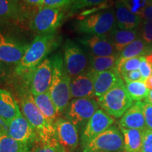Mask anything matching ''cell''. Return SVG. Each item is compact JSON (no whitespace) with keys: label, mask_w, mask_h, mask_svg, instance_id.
I'll use <instances>...</instances> for the list:
<instances>
[{"label":"cell","mask_w":152,"mask_h":152,"mask_svg":"<svg viewBox=\"0 0 152 152\" xmlns=\"http://www.w3.org/2000/svg\"><path fill=\"white\" fill-rule=\"evenodd\" d=\"M61 37L55 33L37 35L30 44L27 50L15 67V73L23 76L48 58L60 44Z\"/></svg>","instance_id":"cell-1"},{"label":"cell","mask_w":152,"mask_h":152,"mask_svg":"<svg viewBox=\"0 0 152 152\" xmlns=\"http://www.w3.org/2000/svg\"><path fill=\"white\" fill-rule=\"evenodd\" d=\"M22 94L20 104L23 115L35 129L41 143L49 144L55 147L58 151L54 125L47 122L46 118L36 105L33 95L27 87L26 90L23 91Z\"/></svg>","instance_id":"cell-2"},{"label":"cell","mask_w":152,"mask_h":152,"mask_svg":"<svg viewBox=\"0 0 152 152\" xmlns=\"http://www.w3.org/2000/svg\"><path fill=\"white\" fill-rule=\"evenodd\" d=\"M53 64V76L49 92L58 113H64L71 102V78L64 67L61 53L51 56Z\"/></svg>","instance_id":"cell-3"},{"label":"cell","mask_w":152,"mask_h":152,"mask_svg":"<svg viewBox=\"0 0 152 152\" xmlns=\"http://www.w3.org/2000/svg\"><path fill=\"white\" fill-rule=\"evenodd\" d=\"M74 27L83 35H108L117 28L115 9L110 7L88 15L77 20Z\"/></svg>","instance_id":"cell-4"},{"label":"cell","mask_w":152,"mask_h":152,"mask_svg":"<svg viewBox=\"0 0 152 152\" xmlns=\"http://www.w3.org/2000/svg\"><path fill=\"white\" fill-rule=\"evenodd\" d=\"M97 102L104 111L116 118L122 117L134 104L123 79L105 94L98 98Z\"/></svg>","instance_id":"cell-5"},{"label":"cell","mask_w":152,"mask_h":152,"mask_svg":"<svg viewBox=\"0 0 152 152\" xmlns=\"http://www.w3.org/2000/svg\"><path fill=\"white\" fill-rule=\"evenodd\" d=\"M64 67L70 78L85 73L90 67V57L80 45L71 39H67L63 46Z\"/></svg>","instance_id":"cell-6"},{"label":"cell","mask_w":152,"mask_h":152,"mask_svg":"<svg viewBox=\"0 0 152 152\" xmlns=\"http://www.w3.org/2000/svg\"><path fill=\"white\" fill-rule=\"evenodd\" d=\"M52 76L53 64L50 56L23 75L24 83L32 94L35 96L48 92L52 84Z\"/></svg>","instance_id":"cell-7"},{"label":"cell","mask_w":152,"mask_h":152,"mask_svg":"<svg viewBox=\"0 0 152 152\" xmlns=\"http://www.w3.org/2000/svg\"><path fill=\"white\" fill-rule=\"evenodd\" d=\"M97 100L94 98L73 99L65 111V117L78 130L84 129L94 113L99 109Z\"/></svg>","instance_id":"cell-8"},{"label":"cell","mask_w":152,"mask_h":152,"mask_svg":"<svg viewBox=\"0 0 152 152\" xmlns=\"http://www.w3.org/2000/svg\"><path fill=\"white\" fill-rule=\"evenodd\" d=\"M64 10L47 7H39L30 22V28L37 35L55 33L64 19Z\"/></svg>","instance_id":"cell-9"},{"label":"cell","mask_w":152,"mask_h":152,"mask_svg":"<svg viewBox=\"0 0 152 152\" xmlns=\"http://www.w3.org/2000/svg\"><path fill=\"white\" fill-rule=\"evenodd\" d=\"M85 152H123L124 137L122 132L115 126H111L83 147Z\"/></svg>","instance_id":"cell-10"},{"label":"cell","mask_w":152,"mask_h":152,"mask_svg":"<svg viewBox=\"0 0 152 152\" xmlns=\"http://www.w3.org/2000/svg\"><path fill=\"white\" fill-rule=\"evenodd\" d=\"M54 128L55 136L61 152H72L77 147L79 143L78 130L67 119L58 118Z\"/></svg>","instance_id":"cell-11"},{"label":"cell","mask_w":152,"mask_h":152,"mask_svg":"<svg viewBox=\"0 0 152 152\" xmlns=\"http://www.w3.org/2000/svg\"><path fill=\"white\" fill-rule=\"evenodd\" d=\"M113 118L103 109H98L83 129L81 134V145L84 147L91 140L109 129L114 123Z\"/></svg>","instance_id":"cell-12"},{"label":"cell","mask_w":152,"mask_h":152,"mask_svg":"<svg viewBox=\"0 0 152 152\" xmlns=\"http://www.w3.org/2000/svg\"><path fill=\"white\" fill-rule=\"evenodd\" d=\"M29 44L0 33V61L7 65L17 66L27 50Z\"/></svg>","instance_id":"cell-13"},{"label":"cell","mask_w":152,"mask_h":152,"mask_svg":"<svg viewBox=\"0 0 152 152\" xmlns=\"http://www.w3.org/2000/svg\"><path fill=\"white\" fill-rule=\"evenodd\" d=\"M89 54L95 56H109L119 54L108 35H85L77 39Z\"/></svg>","instance_id":"cell-14"},{"label":"cell","mask_w":152,"mask_h":152,"mask_svg":"<svg viewBox=\"0 0 152 152\" xmlns=\"http://www.w3.org/2000/svg\"><path fill=\"white\" fill-rule=\"evenodd\" d=\"M8 136L30 146H33L37 140H39L35 129L23 114L9 123Z\"/></svg>","instance_id":"cell-15"},{"label":"cell","mask_w":152,"mask_h":152,"mask_svg":"<svg viewBox=\"0 0 152 152\" xmlns=\"http://www.w3.org/2000/svg\"><path fill=\"white\" fill-rule=\"evenodd\" d=\"M71 98H94V74L89 71L71 79Z\"/></svg>","instance_id":"cell-16"},{"label":"cell","mask_w":152,"mask_h":152,"mask_svg":"<svg viewBox=\"0 0 152 152\" xmlns=\"http://www.w3.org/2000/svg\"><path fill=\"white\" fill-rule=\"evenodd\" d=\"M120 128L147 130L144 115V102H136L123 114L119 121Z\"/></svg>","instance_id":"cell-17"},{"label":"cell","mask_w":152,"mask_h":152,"mask_svg":"<svg viewBox=\"0 0 152 152\" xmlns=\"http://www.w3.org/2000/svg\"><path fill=\"white\" fill-rule=\"evenodd\" d=\"M122 79L116 68L94 74V96H102Z\"/></svg>","instance_id":"cell-18"},{"label":"cell","mask_w":152,"mask_h":152,"mask_svg":"<svg viewBox=\"0 0 152 152\" xmlns=\"http://www.w3.org/2000/svg\"><path fill=\"white\" fill-rule=\"evenodd\" d=\"M114 9H115L117 28L119 29H136L143 20L142 17L131 12L119 0L115 2Z\"/></svg>","instance_id":"cell-19"},{"label":"cell","mask_w":152,"mask_h":152,"mask_svg":"<svg viewBox=\"0 0 152 152\" xmlns=\"http://www.w3.org/2000/svg\"><path fill=\"white\" fill-rule=\"evenodd\" d=\"M22 115L18 104L13 95L0 88V118L9 123Z\"/></svg>","instance_id":"cell-20"},{"label":"cell","mask_w":152,"mask_h":152,"mask_svg":"<svg viewBox=\"0 0 152 152\" xmlns=\"http://www.w3.org/2000/svg\"><path fill=\"white\" fill-rule=\"evenodd\" d=\"M36 105L42 112L49 124L54 125L55 121L59 115L56 106L51 98L49 91L42 94L33 96Z\"/></svg>","instance_id":"cell-21"},{"label":"cell","mask_w":152,"mask_h":152,"mask_svg":"<svg viewBox=\"0 0 152 152\" xmlns=\"http://www.w3.org/2000/svg\"><path fill=\"white\" fill-rule=\"evenodd\" d=\"M138 31L137 28L133 30H121L115 28L108 36L117 52L121 53L128 45L137 39Z\"/></svg>","instance_id":"cell-22"},{"label":"cell","mask_w":152,"mask_h":152,"mask_svg":"<svg viewBox=\"0 0 152 152\" xmlns=\"http://www.w3.org/2000/svg\"><path fill=\"white\" fill-rule=\"evenodd\" d=\"M149 48V45H148L142 38L138 37L120 53L117 62L134 57L145 56L150 53Z\"/></svg>","instance_id":"cell-23"},{"label":"cell","mask_w":152,"mask_h":152,"mask_svg":"<svg viewBox=\"0 0 152 152\" xmlns=\"http://www.w3.org/2000/svg\"><path fill=\"white\" fill-rule=\"evenodd\" d=\"M124 137L125 152H140L143 142L144 131L138 129L121 128Z\"/></svg>","instance_id":"cell-24"},{"label":"cell","mask_w":152,"mask_h":152,"mask_svg":"<svg viewBox=\"0 0 152 152\" xmlns=\"http://www.w3.org/2000/svg\"><path fill=\"white\" fill-rule=\"evenodd\" d=\"M118 56L119 54L109 56H95L89 54L90 67L88 71L95 74L115 68Z\"/></svg>","instance_id":"cell-25"},{"label":"cell","mask_w":152,"mask_h":152,"mask_svg":"<svg viewBox=\"0 0 152 152\" xmlns=\"http://www.w3.org/2000/svg\"><path fill=\"white\" fill-rule=\"evenodd\" d=\"M22 9L18 0H0V19H18Z\"/></svg>","instance_id":"cell-26"},{"label":"cell","mask_w":152,"mask_h":152,"mask_svg":"<svg viewBox=\"0 0 152 152\" xmlns=\"http://www.w3.org/2000/svg\"><path fill=\"white\" fill-rule=\"evenodd\" d=\"M32 146L18 142L8 135H1L0 152H31Z\"/></svg>","instance_id":"cell-27"},{"label":"cell","mask_w":152,"mask_h":152,"mask_svg":"<svg viewBox=\"0 0 152 152\" xmlns=\"http://www.w3.org/2000/svg\"><path fill=\"white\" fill-rule=\"evenodd\" d=\"M125 86L133 101L141 102L148 97L149 90H148L143 81L125 82Z\"/></svg>","instance_id":"cell-28"},{"label":"cell","mask_w":152,"mask_h":152,"mask_svg":"<svg viewBox=\"0 0 152 152\" xmlns=\"http://www.w3.org/2000/svg\"><path fill=\"white\" fill-rule=\"evenodd\" d=\"M141 56L128 58L121 61H118L116 64V69L121 76L123 74L128 73L132 71H137L140 68Z\"/></svg>","instance_id":"cell-29"},{"label":"cell","mask_w":152,"mask_h":152,"mask_svg":"<svg viewBox=\"0 0 152 152\" xmlns=\"http://www.w3.org/2000/svg\"><path fill=\"white\" fill-rule=\"evenodd\" d=\"M133 14L138 15L141 17V15L147 7L149 0H119Z\"/></svg>","instance_id":"cell-30"},{"label":"cell","mask_w":152,"mask_h":152,"mask_svg":"<svg viewBox=\"0 0 152 152\" xmlns=\"http://www.w3.org/2000/svg\"><path fill=\"white\" fill-rule=\"evenodd\" d=\"M109 1V0H75L69 10L71 13H75L82 9L102 5Z\"/></svg>","instance_id":"cell-31"},{"label":"cell","mask_w":152,"mask_h":152,"mask_svg":"<svg viewBox=\"0 0 152 152\" xmlns=\"http://www.w3.org/2000/svg\"><path fill=\"white\" fill-rule=\"evenodd\" d=\"M75 0H43L41 7L58 9H69Z\"/></svg>","instance_id":"cell-32"},{"label":"cell","mask_w":152,"mask_h":152,"mask_svg":"<svg viewBox=\"0 0 152 152\" xmlns=\"http://www.w3.org/2000/svg\"><path fill=\"white\" fill-rule=\"evenodd\" d=\"M142 39L149 46L152 45V20H144L141 32Z\"/></svg>","instance_id":"cell-33"},{"label":"cell","mask_w":152,"mask_h":152,"mask_svg":"<svg viewBox=\"0 0 152 152\" xmlns=\"http://www.w3.org/2000/svg\"><path fill=\"white\" fill-rule=\"evenodd\" d=\"M140 152H152V130L147 129L143 132V142Z\"/></svg>","instance_id":"cell-34"},{"label":"cell","mask_w":152,"mask_h":152,"mask_svg":"<svg viewBox=\"0 0 152 152\" xmlns=\"http://www.w3.org/2000/svg\"><path fill=\"white\" fill-rule=\"evenodd\" d=\"M144 115L147 129L152 130V104L144 102Z\"/></svg>","instance_id":"cell-35"},{"label":"cell","mask_w":152,"mask_h":152,"mask_svg":"<svg viewBox=\"0 0 152 152\" xmlns=\"http://www.w3.org/2000/svg\"><path fill=\"white\" fill-rule=\"evenodd\" d=\"M139 69L141 73L143 81L152 75V66L148 64L144 56H141V62Z\"/></svg>","instance_id":"cell-36"},{"label":"cell","mask_w":152,"mask_h":152,"mask_svg":"<svg viewBox=\"0 0 152 152\" xmlns=\"http://www.w3.org/2000/svg\"><path fill=\"white\" fill-rule=\"evenodd\" d=\"M123 80H124L125 82H132V81H143L142 77L140 71H132L128 73H124L121 75Z\"/></svg>","instance_id":"cell-37"},{"label":"cell","mask_w":152,"mask_h":152,"mask_svg":"<svg viewBox=\"0 0 152 152\" xmlns=\"http://www.w3.org/2000/svg\"><path fill=\"white\" fill-rule=\"evenodd\" d=\"M31 152H58L56 148L49 144L42 143L33 149Z\"/></svg>","instance_id":"cell-38"},{"label":"cell","mask_w":152,"mask_h":152,"mask_svg":"<svg viewBox=\"0 0 152 152\" xmlns=\"http://www.w3.org/2000/svg\"><path fill=\"white\" fill-rule=\"evenodd\" d=\"M141 17L143 20H152V0H149V2L142 12Z\"/></svg>","instance_id":"cell-39"},{"label":"cell","mask_w":152,"mask_h":152,"mask_svg":"<svg viewBox=\"0 0 152 152\" xmlns=\"http://www.w3.org/2000/svg\"><path fill=\"white\" fill-rule=\"evenodd\" d=\"M9 123L0 118V134L1 135H8Z\"/></svg>","instance_id":"cell-40"},{"label":"cell","mask_w":152,"mask_h":152,"mask_svg":"<svg viewBox=\"0 0 152 152\" xmlns=\"http://www.w3.org/2000/svg\"><path fill=\"white\" fill-rule=\"evenodd\" d=\"M26 3L32 6H37V7H40L42 4L43 0H23Z\"/></svg>","instance_id":"cell-41"},{"label":"cell","mask_w":152,"mask_h":152,"mask_svg":"<svg viewBox=\"0 0 152 152\" xmlns=\"http://www.w3.org/2000/svg\"><path fill=\"white\" fill-rule=\"evenodd\" d=\"M143 82L144 83V84H145L146 87H147L148 90H152V75L151 76H149V77H147V79L144 80Z\"/></svg>","instance_id":"cell-42"},{"label":"cell","mask_w":152,"mask_h":152,"mask_svg":"<svg viewBox=\"0 0 152 152\" xmlns=\"http://www.w3.org/2000/svg\"><path fill=\"white\" fill-rule=\"evenodd\" d=\"M145 59L147 61V62L148 63V64H149L150 66H152V54L151 52L149 53V54L146 55L145 56Z\"/></svg>","instance_id":"cell-43"},{"label":"cell","mask_w":152,"mask_h":152,"mask_svg":"<svg viewBox=\"0 0 152 152\" xmlns=\"http://www.w3.org/2000/svg\"><path fill=\"white\" fill-rule=\"evenodd\" d=\"M144 102H147L148 103L152 104V90H149V95H148V97L144 100Z\"/></svg>","instance_id":"cell-44"},{"label":"cell","mask_w":152,"mask_h":152,"mask_svg":"<svg viewBox=\"0 0 152 152\" xmlns=\"http://www.w3.org/2000/svg\"><path fill=\"white\" fill-rule=\"evenodd\" d=\"M4 73V67H3V64L2 62L0 61V75H2Z\"/></svg>","instance_id":"cell-45"},{"label":"cell","mask_w":152,"mask_h":152,"mask_svg":"<svg viewBox=\"0 0 152 152\" xmlns=\"http://www.w3.org/2000/svg\"><path fill=\"white\" fill-rule=\"evenodd\" d=\"M149 49H150V52H151V54H152V45H151V46H150Z\"/></svg>","instance_id":"cell-46"},{"label":"cell","mask_w":152,"mask_h":152,"mask_svg":"<svg viewBox=\"0 0 152 152\" xmlns=\"http://www.w3.org/2000/svg\"><path fill=\"white\" fill-rule=\"evenodd\" d=\"M1 135L0 134V142H1Z\"/></svg>","instance_id":"cell-47"},{"label":"cell","mask_w":152,"mask_h":152,"mask_svg":"<svg viewBox=\"0 0 152 152\" xmlns=\"http://www.w3.org/2000/svg\"><path fill=\"white\" fill-rule=\"evenodd\" d=\"M83 152H85V151H83Z\"/></svg>","instance_id":"cell-48"}]
</instances>
